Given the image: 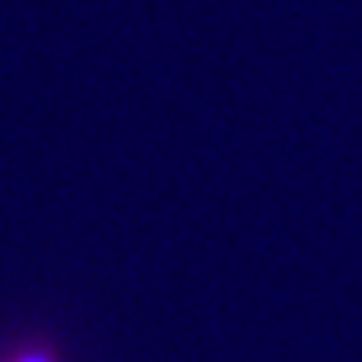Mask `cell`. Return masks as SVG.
Returning <instances> with one entry per match:
<instances>
[{
	"mask_svg": "<svg viewBox=\"0 0 362 362\" xmlns=\"http://www.w3.org/2000/svg\"><path fill=\"white\" fill-rule=\"evenodd\" d=\"M4 362H61V359L47 346H24V349H17L13 356H7Z\"/></svg>",
	"mask_w": 362,
	"mask_h": 362,
	"instance_id": "cell-1",
	"label": "cell"
}]
</instances>
